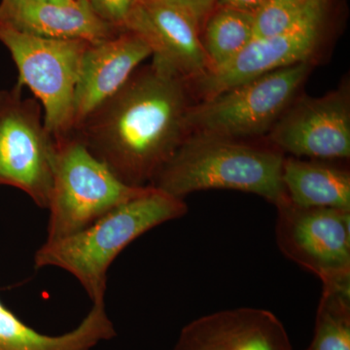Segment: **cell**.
<instances>
[{"label": "cell", "mask_w": 350, "mask_h": 350, "mask_svg": "<svg viewBox=\"0 0 350 350\" xmlns=\"http://www.w3.org/2000/svg\"><path fill=\"white\" fill-rule=\"evenodd\" d=\"M194 98L188 80L153 57L73 135L120 180L146 187L188 137Z\"/></svg>", "instance_id": "6da1fadb"}, {"label": "cell", "mask_w": 350, "mask_h": 350, "mask_svg": "<svg viewBox=\"0 0 350 350\" xmlns=\"http://www.w3.org/2000/svg\"><path fill=\"white\" fill-rule=\"evenodd\" d=\"M187 213L184 199L150 186L81 231L45 241L34 254V268L64 269L79 282L93 304L105 301L108 269L122 251L145 232Z\"/></svg>", "instance_id": "7a4b0ae2"}, {"label": "cell", "mask_w": 350, "mask_h": 350, "mask_svg": "<svg viewBox=\"0 0 350 350\" xmlns=\"http://www.w3.org/2000/svg\"><path fill=\"white\" fill-rule=\"evenodd\" d=\"M284 158L271 144L190 135L150 186L179 199L198 191H241L260 196L276 206L287 197L282 180Z\"/></svg>", "instance_id": "3957f363"}, {"label": "cell", "mask_w": 350, "mask_h": 350, "mask_svg": "<svg viewBox=\"0 0 350 350\" xmlns=\"http://www.w3.org/2000/svg\"><path fill=\"white\" fill-rule=\"evenodd\" d=\"M149 187H133L120 180L75 135L56 142L46 241L81 231Z\"/></svg>", "instance_id": "277c9868"}, {"label": "cell", "mask_w": 350, "mask_h": 350, "mask_svg": "<svg viewBox=\"0 0 350 350\" xmlns=\"http://www.w3.org/2000/svg\"><path fill=\"white\" fill-rule=\"evenodd\" d=\"M312 68V62L293 64L195 101L186 120L189 135L245 139L269 133L293 103Z\"/></svg>", "instance_id": "5b68a950"}, {"label": "cell", "mask_w": 350, "mask_h": 350, "mask_svg": "<svg viewBox=\"0 0 350 350\" xmlns=\"http://www.w3.org/2000/svg\"><path fill=\"white\" fill-rule=\"evenodd\" d=\"M0 42L10 52L18 81L43 107L44 123L55 142L73 135V100L89 41L39 38L0 22Z\"/></svg>", "instance_id": "8992f818"}, {"label": "cell", "mask_w": 350, "mask_h": 350, "mask_svg": "<svg viewBox=\"0 0 350 350\" xmlns=\"http://www.w3.org/2000/svg\"><path fill=\"white\" fill-rule=\"evenodd\" d=\"M19 82L0 90V185L20 189L42 209L49 206L56 142L38 98H24Z\"/></svg>", "instance_id": "52a82bcc"}, {"label": "cell", "mask_w": 350, "mask_h": 350, "mask_svg": "<svg viewBox=\"0 0 350 350\" xmlns=\"http://www.w3.org/2000/svg\"><path fill=\"white\" fill-rule=\"evenodd\" d=\"M275 207L276 243L282 254L323 286L350 285V211L298 206L287 197Z\"/></svg>", "instance_id": "ba28073f"}, {"label": "cell", "mask_w": 350, "mask_h": 350, "mask_svg": "<svg viewBox=\"0 0 350 350\" xmlns=\"http://www.w3.org/2000/svg\"><path fill=\"white\" fill-rule=\"evenodd\" d=\"M269 133V144L296 158L349 159V86L319 98H301L287 108Z\"/></svg>", "instance_id": "9c48e42d"}, {"label": "cell", "mask_w": 350, "mask_h": 350, "mask_svg": "<svg viewBox=\"0 0 350 350\" xmlns=\"http://www.w3.org/2000/svg\"><path fill=\"white\" fill-rule=\"evenodd\" d=\"M323 23H312L280 36L253 38L229 63L189 82L193 96L207 100L258 76L312 62L321 43Z\"/></svg>", "instance_id": "30bf717a"}, {"label": "cell", "mask_w": 350, "mask_h": 350, "mask_svg": "<svg viewBox=\"0 0 350 350\" xmlns=\"http://www.w3.org/2000/svg\"><path fill=\"white\" fill-rule=\"evenodd\" d=\"M124 29L150 46L152 57L169 64L189 82L209 70L200 29L187 14L163 0H135Z\"/></svg>", "instance_id": "8fae6325"}, {"label": "cell", "mask_w": 350, "mask_h": 350, "mask_svg": "<svg viewBox=\"0 0 350 350\" xmlns=\"http://www.w3.org/2000/svg\"><path fill=\"white\" fill-rule=\"evenodd\" d=\"M149 44L124 29L114 38L91 43L83 56L73 100V131L101 103L118 92L145 59Z\"/></svg>", "instance_id": "7c38bea8"}, {"label": "cell", "mask_w": 350, "mask_h": 350, "mask_svg": "<svg viewBox=\"0 0 350 350\" xmlns=\"http://www.w3.org/2000/svg\"><path fill=\"white\" fill-rule=\"evenodd\" d=\"M174 350H293L284 326L269 310L239 308L211 313L182 329Z\"/></svg>", "instance_id": "4fadbf2b"}, {"label": "cell", "mask_w": 350, "mask_h": 350, "mask_svg": "<svg viewBox=\"0 0 350 350\" xmlns=\"http://www.w3.org/2000/svg\"><path fill=\"white\" fill-rule=\"evenodd\" d=\"M0 22L39 38L91 43L114 38L124 31L101 20L87 0H77L72 5L1 0Z\"/></svg>", "instance_id": "5bb4252c"}, {"label": "cell", "mask_w": 350, "mask_h": 350, "mask_svg": "<svg viewBox=\"0 0 350 350\" xmlns=\"http://www.w3.org/2000/svg\"><path fill=\"white\" fill-rule=\"evenodd\" d=\"M115 335L105 301L94 303L72 331L48 336L27 326L0 301V350H91Z\"/></svg>", "instance_id": "9a60e30c"}, {"label": "cell", "mask_w": 350, "mask_h": 350, "mask_svg": "<svg viewBox=\"0 0 350 350\" xmlns=\"http://www.w3.org/2000/svg\"><path fill=\"white\" fill-rule=\"evenodd\" d=\"M326 162L285 157L282 180L288 200L301 207L350 211L349 170Z\"/></svg>", "instance_id": "2e32d148"}, {"label": "cell", "mask_w": 350, "mask_h": 350, "mask_svg": "<svg viewBox=\"0 0 350 350\" xmlns=\"http://www.w3.org/2000/svg\"><path fill=\"white\" fill-rule=\"evenodd\" d=\"M204 25L200 40L209 70L229 63L254 38V15L229 7H215Z\"/></svg>", "instance_id": "e0dca14e"}, {"label": "cell", "mask_w": 350, "mask_h": 350, "mask_svg": "<svg viewBox=\"0 0 350 350\" xmlns=\"http://www.w3.org/2000/svg\"><path fill=\"white\" fill-rule=\"evenodd\" d=\"M306 350H350V285L323 286Z\"/></svg>", "instance_id": "ac0fdd59"}, {"label": "cell", "mask_w": 350, "mask_h": 350, "mask_svg": "<svg viewBox=\"0 0 350 350\" xmlns=\"http://www.w3.org/2000/svg\"><path fill=\"white\" fill-rule=\"evenodd\" d=\"M327 0H268L254 14V38L280 36L323 22Z\"/></svg>", "instance_id": "d6986e66"}, {"label": "cell", "mask_w": 350, "mask_h": 350, "mask_svg": "<svg viewBox=\"0 0 350 350\" xmlns=\"http://www.w3.org/2000/svg\"><path fill=\"white\" fill-rule=\"evenodd\" d=\"M101 20L124 29L135 0H87Z\"/></svg>", "instance_id": "ffe728a7"}, {"label": "cell", "mask_w": 350, "mask_h": 350, "mask_svg": "<svg viewBox=\"0 0 350 350\" xmlns=\"http://www.w3.org/2000/svg\"><path fill=\"white\" fill-rule=\"evenodd\" d=\"M163 1L177 7L184 13L187 14L200 29L207 17L215 9L218 0H163Z\"/></svg>", "instance_id": "44dd1931"}, {"label": "cell", "mask_w": 350, "mask_h": 350, "mask_svg": "<svg viewBox=\"0 0 350 350\" xmlns=\"http://www.w3.org/2000/svg\"><path fill=\"white\" fill-rule=\"evenodd\" d=\"M267 1L268 0H218L216 7H229L254 15Z\"/></svg>", "instance_id": "7402d4cb"}, {"label": "cell", "mask_w": 350, "mask_h": 350, "mask_svg": "<svg viewBox=\"0 0 350 350\" xmlns=\"http://www.w3.org/2000/svg\"><path fill=\"white\" fill-rule=\"evenodd\" d=\"M34 1L55 4V5H72L77 0H34Z\"/></svg>", "instance_id": "603a6c76"}]
</instances>
